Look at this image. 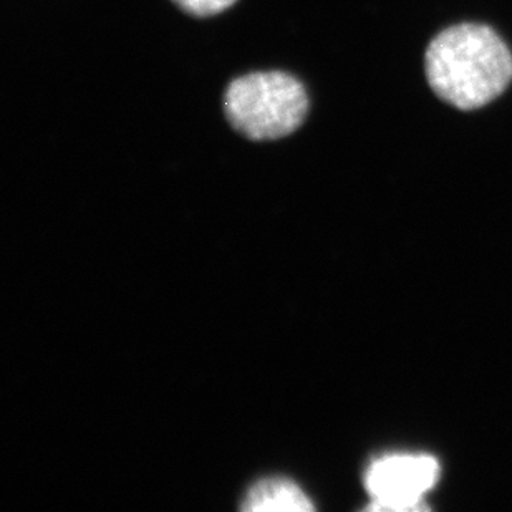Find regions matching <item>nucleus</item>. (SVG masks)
Here are the masks:
<instances>
[{
    "label": "nucleus",
    "mask_w": 512,
    "mask_h": 512,
    "mask_svg": "<svg viewBox=\"0 0 512 512\" xmlns=\"http://www.w3.org/2000/svg\"><path fill=\"white\" fill-rule=\"evenodd\" d=\"M440 474L438 459L425 453H395L375 459L365 471V489L372 499L367 511H428L426 494L440 481Z\"/></svg>",
    "instance_id": "nucleus-3"
},
{
    "label": "nucleus",
    "mask_w": 512,
    "mask_h": 512,
    "mask_svg": "<svg viewBox=\"0 0 512 512\" xmlns=\"http://www.w3.org/2000/svg\"><path fill=\"white\" fill-rule=\"evenodd\" d=\"M242 511L246 512H310L314 504L309 496L289 479H264L247 491Z\"/></svg>",
    "instance_id": "nucleus-4"
},
{
    "label": "nucleus",
    "mask_w": 512,
    "mask_h": 512,
    "mask_svg": "<svg viewBox=\"0 0 512 512\" xmlns=\"http://www.w3.org/2000/svg\"><path fill=\"white\" fill-rule=\"evenodd\" d=\"M184 14L196 19H208L231 9L237 0H171Z\"/></svg>",
    "instance_id": "nucleus-5"
},
{
    "label": "nucleus",
    "mask_w": 512,
    "mask_h": 512,
    "mask_svg": "<svg viewBox=\"0 0 512 512\" xmlns=\"http://www.w3.org/2000/svg\"><path fill=\"white\" fill-rule=\"evenodd\" d=\"M428 85L441 102L473 112L501 97L512 82V54L491 27L451 25L425 52Z\"/></svg>",
    "instance_id": "nucleus-1"
},
{
    "label": "nucleus",
    "mask_w": 512,
    "mask_h": 512,
    "mask_svg": "<svg viewBox=\"0 0 512 512\" xmlns=\"http://www.w3.org/2000/svg\"><path fill=\"white\" fill-rule=\"evenodd\" d=\"M229 125L252 141L281 140L304 125L310 98L304 83L281 70L236 77L224 90Z\"/></svg>",
    "instance_id": "nucleus-2"
}]
</instances>
